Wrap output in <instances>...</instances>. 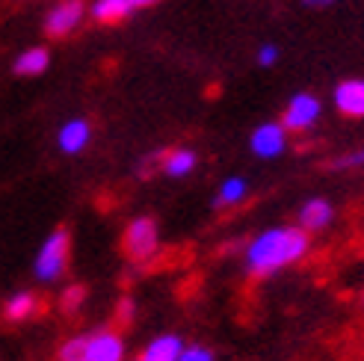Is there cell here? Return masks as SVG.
<instances>
[{
    "instance_id": "277c9868",
    "label": "cell",
    "mask_w": 364,
    "mask_h": 361,
    "mask_svg": "<svg viewBox=\"0 0 364 361\" xmlns=\"http://www.w3.org/2000/svg\"><path fill=\"white\" fill-rule=\"evenodd\" d=\"M122 249L124 255L136 261V264H149L157 249H160V231H157V222L151 216H136L124 225V234H122Z\"/></svg>"
},
{
    "instance_id": "603a6c76",
    "label": "cell",
    "mask_w": 364,
    "mask_h": 361,
    "mask_svg": "<svg viewBox=\"0 0 364 361\" xmlns=\"http://www.w3.org/2000/svg\"><path fill=\"white\" fill-rule=\"evenodd\" d=\"M308 6H329V4H335V0H305Z\"/></svg>"
},
{
    "instance_id": "ac0fdd59",
    "label": "cell",
    "mask_w": 364,
    "mask_h": 361,
    "mask_svg": "<svg viewBox=\"0 0 364 361\" xmlns=\"http://www.w3.org/2000/svg\"><path fill=\"white\" fill-rule=\"evenodd\" d=\"M178 361H216L213 350L205 347V344H184V350H181Z\"/></svg>"
},
{
    "instance_id": "8fae6325",
    "label": "cell",
    "mask_w": 364,
    "mask_h": 361,
    "mask_svg": "<svg viewBox=\"0 0 364 361\" xmlns=\"http://www.w3.org/2000/svg\"><path fill=\"white\" fill-rule=\"evenodd\" d=\"M181 350H184V338L175 332H163V335L151 338L136 358L139 361H178Z\"/></svg>"
},
{
    "instance_id": "52a82bcc",
    "label": "cell",
    "mask_w": 364,
    "mask_h": 361,
    "mask_svg": "<svg viewBox=\"0 0 364 361\" xmlns=\"http://www.w3.org/2000/svg\"><path fill=\"white\" fill-rule=\"evenodd\" d=\"M83 15H86L83 0H60L45 18V30H48V36H57L60 39V36H68V33H75L80 27Z\"/></svg>"
},
{
    "instance_id": "6da1fadb",
    "label": "cell",
    "mask_w": 364,
    "mask_h": 361,
    "mask_svg": "<svg viewBox=\"0 0 364 361\" xmlns=\"http://www.w3.org/2000/svg\"><path fill=\"white\" fill-rule=\"evenodd\" d=\"M308 252H311V234H305L299 225H272L246 243L243 264L252 276L267 279L299 264Z\"/></svg>"
},
{
    "instance_id": "2e32d148",
    "label": "cell",
    "mask_w": 364,
    "mask_h": 361,
    "mask_svg": "<svg viewBox=\"0 0 364 361\" xmlns=\"http://www.w3.org/2000/svg\"><path fill=\"white\" fill-rule=\"evenodd\" d=\"M89 12H92V18L101 24H116L122 18L131 15L134 6H131V0H95Z\"/></svg>"
},
{
    "instance_id": "5b68a950",
    "label": "cell",
    "mask_w": 364,
    "mask_h": 361,
    "mask_svg": "<svg viewBox=\"0 0 364 361\" xmlns=\"http://www.w3.org/2000/svg\"><path fill=\"white\" fill-rule=\"evenodd\" d=\"M320 113H323V104H320L317 95L296 92L294 98L287 101L284 113H282V128L290 131V134H305L320 122Z\"/></svg>"
},
{
    "instance_id": "8992f818",
    "label": "cell",
    "mask_w": 364,
    "mask_h": 361,
    "mask_svg": "<svg viewBox=\"0 0 364 361\" xmlns=\"http://www.w3.org/2000/svg\"><path fill=\"white\" fill-rule=\"evenodd\" d=\"M249 149L255 157L261 160H276L287 149V131L282 128V122H264L252 131L249 136Z\"/></svg>"
},
{
    "instance_id": "ffe728a7",
    "label": "cell",
    "mask_w": 364,
    "mask_h": 361,
    "mask_svg": "<svg viewBox=\"0 0 364 361\" xmlns=\"http://www.w3.org/2000/svg\"><path fill=\"white\" fill-rule=\"evenodd\" d=\"M335 166H341V169H350V166H364V149H358V151H353V154H347V157H341Z\"/></svg>"
},
{
    "instance_id": "7402d4cb",
    "label": "cell",
    "mask_w": 364,
    "mask_h": 361,
    "mask_svg": "<svg viewBox=\"0 0 364 361\" xmlns=\"http://www.w3.org/2000/svg\"><path fill=\"white\" fill-rule=\"evenodd\" d=\"M154 4H157V0H131L134 9H145V6H154Z\"/></svg>"
},
{
    "instance_id": "7c38bea8",
    "label": "cell",
    "mask_w": 364,
    "mask_h": 361,
    "mask_svg": "<svg viewBox=\"0 0 364 361\" xmlns=\"http://www.w3.org/2000/svg\"><path fill=\"white\" fill-rule=\"evenodd\" d=\"M48 65H50V50L48 48H27V50L18 53L15 63H12L15 75H21V77H39L48 71Z\"/></svg>"
},
{
    "instance_id": "5bb4252c",
    "label": "cell",
    "mask_w": 364,
    "mask_h": 361,
    "mask_svg": "<svg viewBox=\"0 0 364 361\" xmlns=\"http://www.w3.org/2000/svg\"><path fill=\"white\" fill-rule=\"evenodd\" d=\"M246 195H249V184H246V178L231 175V178H225L223 184H220V190H216L213 205H216V208H237V205H243V202H246Z\"/></svg>"
},
{
    "instance_id": "e0dca14e",
    "label": "cell",
    "mask_w": 364,
    "mask_h": 361,
    "mask_svg": "<svg viewBox=\"0 0 364 361\" xmlns=\"http://www.w3.org/2000/svg\"><path fill=\"white\" fill-rule=\"evenodd\" d=\"M83 299H86L83 284H68L65 291H63V296H60V305H63L65 314H77V308L83 305Z\"/></svg>"
},
{
    "instance_id": "cb8c5ba5",
    "label": "cell",
    "mask_w": 364,
    "mask_h": 361,
    "mask_svg": "<svg viewBox=\"0 0 364 361\" xmlns=\"http://www.w3.org/2000/svg\"><path fill=\"white\" fill-rule=\"evenodd\" d=\"M361 305H364V293H361Z\"/></svg>"
},
{
    "instance_id": "4fadbf2b",
    "label": "cell",
    "mask_w": 364,
    "mask_h": 361,
    "mask_svg": "<svg viewBox=\"0 0 364 361\" xmlns=\"http://www.w3.org/2000/svg\"><path fill=\"white\" fill-rule=\"evenodd\" d=\"M39 311V296L33 291H15L6 302H4V317L9 323H24Z\"/></svg>"
},
{
    "instance_id": "30bf717a",
    "label": "cell",
    "mask_w": 364,
    "mask_h": 361,
    "mask_svg": "<svg viewBox=\"0 0 364 361\" xmlns=\"http://www.w3.org/2000/svg\"><path fill=\"white\" fill-rule=\"evenodd\" d=\"M89 139H92V124L86 119H68L57 134V146L63 154H80L89 146Z\"/></svg>"
},
{
    "instance_id": "d4e9b609",
    "label": "cell",
    "mask_w": 364,
    "mask_h": 361,
    "mask_svg": "<svg viewBox=\"0 0 364 361\" xmlns=\"http://www.w3.org/2000/svg\"><path fill=\"white\" fill-rule=\"evenodd\" d=\"M134 361H139V358H134Z\"/></svg>"
},
{
    "instance_id": "d6986e66",
    "label": "cell",
    "mask_w": 364,
    "mask_h": 361,
    "mask_svg": "<svg viewBox=\"0 0 364 361\" xmlns=\"http://www.w3.org/2000/svg\"><path fill=\"white\" fill-rule=\"evenodd\" d=\"M279 63V48L276 45H261L258 48V65H264V68H269V65H276Z\"/></svg>"
},
{
    "instance_id": "9a60e30c",
    "label": "cell",
    "mask_w": 364,
    "mask_h": 361,
    "mask_svg": "<svg viewBox=\"0 0 364 361\" xmlns=\"http://www.w3.org/2000/svg\"><path fill=\"white\" fill-rule=\"evenodd\" d=\"M196 163H198L196 151H190V149H172V151L163 154L160 169L166 172L169 178H187L196 169Z\"/></svg>"
},
{
    "instance_id": "44dd1931",
    "label": "cell",
    "mask_w": 364,
    "mask_h": 361,
    "mask_svg": "<svg viewBox=\"0 0 364 361\" xmlns=\"http://www.w3.org/2000/svg\"><path fill=\"white\" fill-rule=\"evenodd\" d=\"M134 314V302L131 299H122L119 302V317H131Z\"/></svg>"
},
{
    "instance_id": "7a4b0ae2",
    "label": "cell",
    "mask_w": 364,
    "mask_h": 361,
    "mask_svg": "<svg viewBox=\"0 0 364 361\" xmlns=\"http://www.w3.org/2000/svg\"><path fill=\"white\" fill-rule=\"evenodd\" d=\"M124 355H127V344L116 329L71 335L57 350V361H124Z\"/></svg>"
},
{
    "instance_id": "ba28073f",
    "label": "cell",
    "mask_w": 364,
    "mask_h": 361,
    "mask_svg": "<svg viewBox=\"0 0 364 361\" xmlns=\"http://www.w3.org/2000/svg\"><path fill=\"white\" fill-rule=\"evenodd\" d=\"M335 110L347 119H364V80L361 77H347L335 86L332 92Z\"/></svg>"
},
{
    "instance_id": "3957f363",
    "label": "cell",
    "mask_w": 364,
    "mask_h": 361,
    "mask_svg": "<svg viewBox=\"0 0 364 361\" xmlns=\"http://www.w3.org/2000/svg\"><path fill=\"white\" fill-rule=\"evenodd\" d=\"M68 258H71V234L65 228H53L33 258L36 281H42V284L60 281L68 269Z\"/></svg>"
},
{
    "instance_id": "9c48e42d",
    "label": "cell",
    "mask_w": 364,
    "mask_h": 361,
    "mask_svg": "<svg viewBox=\"0 0 364 361\" xmlns=\"http://www.w3.org/2000/svg\"><path fill=\"white\" fill-rule=\"evenodd\" d=\"M299 228L305 234H317V231H326L332 222H335V205L329 202V198H308V202L299 208Z\"/></svg>"
}]
</instances>
